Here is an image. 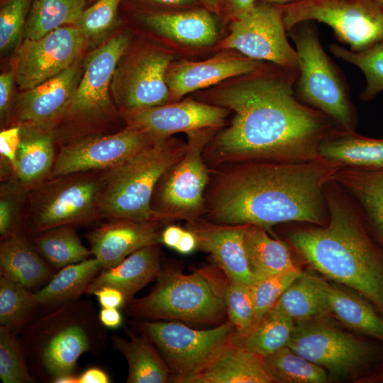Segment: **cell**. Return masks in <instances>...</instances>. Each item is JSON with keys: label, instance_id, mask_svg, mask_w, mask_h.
Wrapping results in <instances>:
<instances>
[{"label": "cell", "instance_id": "1", "mask_svg": "<svg viewBox=\"0 0 383 383\" xmlns=\"http://www.w3.org/2000/svg\"><path fill=\"white\" fill-rule=\"evenodd\" d=\"M299 74L298 69L263 65L209 93L215 105L235 113L231 125L211 143V158L218 163L320 158L319 143L338 126L295 98Z\"/></svg>", "mask_w": 383, "mask_h": 383}, {"label": "cell", "instance_id": "2", "mask_svg": "<svg viewBox=\"0 0 383 383\" xmlns=\"http://www.w3.org/2000/svg\"><path fill=\"white\" fill-rule=\"evenodd\" d=\"M340 167L322 158L233 163L218 173L205 195L206 212L214 223L267 231L290 221L325 226V187Z\"/></svg>", "mask_w": 383, "mask_h": 383}, {"label": "cell", "instance_id": "3", "mask_svg": "<svg viewBox=\"0 0 383 383\" xmlns=\"http://www.w3.org/2000/svg\"><path fill=\"white\" fill-rule=\"evenodd\" d=\"M325 196L328 224L295 231L289 240L313 269L355 289L383 312V258L345 199L326 186Z\"/></svg>", "mask_w": 383, "mask_h": 383}, {"label": "cell", "instance_id": "4", "mask_svg": "<svg viewBox=\"0 0 383 383\" xmlns=\"http://www.w3.org/2000/svg\"><path fill=\"white\" fill-rule=\"evenodd\" d=\"M187 143L166 138L150 143L119 163L100 170L99 204L111 219L157 221L152 198L157 183L184 156Z\"/></svg>", "mask_w": 383, "mask_h": 383}, {"label": "cell", "instance_id": "5", "mask_svg": "<svg viewBox=\"0 0 383 383\" xmlns=\"http://www.w3.org/2000/svg\"><path fill=\"white\" fill-rule=\"evenodd\" d=\"M228 279L216 266L191 274L173 269L160 271L146 296L127 306L131 316L149 321L182 320L220 325L227 314L224 292Z\"/></svg>", "mask_w": 383, "mask_h": 383}, {"label": "cell", "instance_id": "6", "mask_svg": "<svg viewBox=\"0 0 383 383\" xmlns=\"http://www.w3.org/2000/svg\"><path fill=\"white\" fill-rule=\"evenodd\" d=\"M288 32L298 57L299 98L330 118L338 128L354 131L357 114L348 87L323 49L316 28L305 21Z\"/></svg>", "mask_w": 383, "mask_h": 383}, {"label": "cell", "instance_id": "7", "mask_svg": "<svg viewBox=\"0 0 383 383\" xmlns=\"http://www.w3.org/2000/svg\"><path fill=\"white\" fill-rule=\"evenodd\" d=\"M100 170L49 178L28 192V231L37 235L62 226L91 223L102 214Z\"/></svg>", "mask_w": 383, "mask_h": 383}, {"label": "cell", "instance_id": "8", "mask_svg": "<svg viewBox=\"0 0 383 383\" xmlns=\"http://www.w3.org/2000/svg\"><path fill=\"white\" fill-rule=\"evenodd\" d=\"M280 6L287 31L317 21L329 26L353 52L383 42V9L374 0H299Z\"/></svg>", "mask_w": 383, "mask_h": 383}, {"label": "cell", "instance_id": "9", "mask_svg": "<svg viewBox=\"0 0 383 383\" xmlns=\"http://www.w3.org/2000/svg\"><path fill=\"white\" fill-rule=\"evenodd\" d=\"M213 128L187 133V150L161 179L156 206L153 210L162 222L192 221L206 212L205 191L209 171L202 152L211 138Z\"/></svg>", "mask_w": 383, "mask_h": 383}, {"label": "cell", "instance_id": "10", "mask_svg": "<svg viewBox=\"0 0 383 383\" xmlns=\"http://www.w3.org/2000/svg\"><path fill=\"white\" fill-rule=\"evenodd\" d=\"M140 328L159 350L172 373V382L178 383L204 367L235 331L228 320L208 330H196L181 323L146 320Z\"/></svg>", "mask_w": 383, "mask_h": 383}, {"label": "cell", "instance_id": "11", "mask_svg": "<svg viewBox=\"0 0 383 383\" xmlns=\"http://www.w3.org/2000/svg\"><path fill=\"white\" fill-rule=\"evenodd\" d=\"M74 301L63 304L30 328L32 351L52 381L73 374L79 357L92 345L88 324Z\"/></svg>", "mask_w": 383, "mask_h": 383}, {"label": "cell", "instance_id": "12", "mask_svg": "<svg viewBox=\"0 0 383 383\" xmlns=\"http://www.w3.org/2000/svg\"><path fill=\"white\" fill-rule=\"evenodd\" d=\"M287 346L337 377L356 374L374 357L372 348L365 342L313 319L295 323Z\"/></svg>", "mask_w": 383, "mask_h": 383}, {"label": "cell", "instance_id": "13", "mask_svg": "<svg viewBox=\"0 0 383 383\" xmlns=\"http://www.w3.org/2000/svg\"><path fill=\"white\" fill-rule=\"evenodd\" d=\"M233 20L221 48L235 49L253 60L299 70L297 53L287 40L280 5H255Z\"/></svg>", "mask_w": 383, "mask_h": 383}, {"label": "cell", "instance_id": "14", "mask_svg": "<svg viewBox=\"0 0 383 383\" xmlns=\"http://www.w3.org/2000/svg\"><path fill=\"white\" fill-rule=\"evenodd\" d=\"M128 43L129 36L119 33L89 55L72 100L59 123L87 125L111 116L113 107L109 89Z\"/></svg>", "mask_w": 383, "mask_h": 383}, {"label": "cell", "instance_id": "15", "mask_svg": "<svg viewBox=\"0 0 383 383\" xmlns=\"http://www.w3.org/2000/svg\"><path fill=\"white\" fill-rule=\"evenodd\" d=\"M85 41L72 24L40 39H24L15 57L13 72L18 89H30L69 68L77 61Z\"/></svg>", "mask_w": 383, "mask_h": 383}, {"label": "cell", "instance_id": "16", "mask_svg": "<svg viewBox=\"0 0 383 383\" xmlns=\"http://www.w3.org/2000/svg\"><path fill=\"white\" fill-rule=\"evenodd\" d=\"M154 142L146 133L128 126L113 134L80 138L60 146L47 179L109 168Z\"/></svg>", "mask_w": 383, "mask_h": 383}, {"label": "cell", "instance_id": "17", "mask_svg": "<svg viewBox=\"0 0 383 383\" xmlns=\"http://www.w3.org/2000/svg\"><path fill=\"white\" fill-rule=\"evenodd\" d=\"M172 58L168 52L148 49L118 65L111 88L116 101L125 113L170 101L166 75Z\"/></svg>", "mask_w": 383, "mask_h": 383}, {"label": "cell", "instance_id": "18", "mask_svg": "<svg viewBox=\"0 0 383 383\" xmlns=\"http://www.w3.org/2000/svg\"><path fill=\"white\" fill-rule=\"evenodd\" d=\"M82 74L76 61L54 77L18 94L12 107L11 126L53 131L72 100Z\"/></svg>", "mask_w": 383, "mask_h": 383}, {"label": "cell", "instance_id": "19", "mask_svg": "<svg viewBox=\"0 0 383 383\" xmlns=\"http://www.w3.org/2000/svg\"><path fill=\"white\" fill-rule=\"evenodd\" d=\"M228 109L217 105L186 100L125 113L128 126L157 141L178 132L216 128L222 126Z\"/></svg>", "mask_w": 383, "mask_h": 383}, {"label": "cell", "instance_id": "20", "mask_svg": "<svg viewBox=\"0 0 383 383\" xmlns=\"http://www.w3.org/2000/svg\"><path fill=\"white\" fill-rule=\"evenodd\" d=\"M198 248L208 252L228 280L252 285L255 278L248 262L244 236L246 225H231L201 220L187 221Z\"/></svg>", "mask_w": 383, "mask_h": 383}, {"label": "cell", "instance_id": "21", "mask_svg": "<svg viewBox=\"0 0 383 383\" xmlns=\"http://www.w3.org/2000/svg\"><path fill=\"white\" fill-rule=\"evenodd\" d=\"M157 221L112 219L87 235L102 270L114 267L135 250L160 242Z\"/></svg>", "mask_w": 383, "mask_h": 383}, {"label": "cell", "instance_id": "22", "mask_svg": "<svg viewBox=\"0 0 383 383\" xmlns=\"http://www.w3.org/2000/svg\"><path fill=\"white\" fill-rule=\"evenodd\" d=\"M262 61L222 55L203 62L181 61L170 66L166 80L170 100L177 101L187 94L230 77L246 75L263 66Z\"/></svg>", "mask_w": 383, "mask_h": 383}, {"label": "cell", "instance_id": "23", "mask_svg": "<svg viewBox=\"0 0 383 383\" xmlns=\"http://www.w3.org/2000/svg\"><path fill=\"white\" fill-rule=\"evenodd\" d=\"M274 382L263 357L233 344L223 345L197 372L179 383Z\"/></svg>", "mask_w": 383, "mask_h": 383}, {"label": "cell", "instance_id": "24", "mask_svg": "<svg viewBox=\"0 0 383 383\" xmlns=\"http://www.w3.org/2000/svg\"><path fill=\"white\" fill-rule=\"evenodd\" d=\"M160 271L159 243L145 246L114 267L104 269L91 281L85 294H93L105 286L113 287L123 293L128 304L138 291L157 278Z\"/></svg>", "mask_w": 383, "mask_h": 383}, {"label": "cell", "instance_id": "25", "mask_svg": "<svg viewBox=\"0 0 383 383\" xmlns=\"http://www.w3.org/2000/svg\"><path fill=\"white\" fill-rule=\"evenodd\" d=\"M318 154L342 167L383 170V139L363 137L354 131L335 128L319 143Z\"/></svg>", "mask_w": 383, "mask_h": 383}, {"label": "cell", "instance_id": "26", "mask_svg": "<svg viewBox=\"0 0 383 383\" xmlns=\"http://www.w3.org/2000/svg\"><path fill=\"white\" fill-rule=\"evenodd\" d=\"M0 272L1 276L27 289L37 287L54 276L50 265L20 231L1 239Z\"/></svg>", "mask_w": 383, "mask_h": 383}, {"label": "cell", "instance_id": "27", "mask_svg": "<svg viewBox=\"0 0 383 383\" xmlns=\"http://www.w3.org/2000/svg\"><path fill=\"white\" fill-rule=\"evenodd\" d=\"M207 9L150 13L142 16L153 30L181 43L194 46L212 44L217 38L215 21Z\"/></svg>", "mask_w": 383, "mask_h": 383}, {"label": "cell", "instance_id": "28", "mask_svg": "<svg viewBox=\"0 0 383 383\" xmlns=\"http://www.w3.org/2000/svg\"><path fill=\"white\" fill-rule=\"evenodd\" d=\"M55 142L52 131L21 127L14 177L29 189L50 175L56 157Z\"/></svg>", "mask_w": 383, "mask_h": 383}, {"label": "cell", "instance_id": "29", "mask_svg": "<svg viewBox=\"0 0 383 383\" xmlns=\"http://www.w3.org/2000/svg\"><path fill=\"white\" fill-rule=\"evenodd\" d=\"M130 340L113 335L115 350L120 352L128 365V383H167L173 375L154 344L144 334L138 335L127 330Z\"/></svg>", "mask_w": 383, "mask_h": 383}, {"label": "cell", "instance_id": "30", "mask_svg": "<svg viewBox=\"0 0 383 383\" xmlns=\"http://www.w3.org/2000/svg\"><path fill=\"white\" fill-rule=\"evenodd\" d=\"M349 192L383 242V170L338 169L331 180Z\"/></svg>", "mask_w": 383, "mask_h": 383}, {"label": "cell", "instance_id": "31", "mask_svg": "<svg viewBox=\"0 0 383 383\" xmlns=\"http://www.w3.org/2000/svg\"><path fill=\"white\" fill-rule=\"evenodd\" d=\"M244 245L256 280L298 268L287 245L272 238L261 227L246 225Z\"/></svg>", "mask_w": 383, "mask_h": 383}, {"label": "cell", "instance_id": "32", "mask_svg": "<svg viewBox=\"0 0 383 383\" xmlns=\"http://www.w3.org/2000/svg\"><path fill=\"white\" fill-rule=\"evenodd\" d=\"M321 280L301 272L271 310L297 322L314 319L329 312Z\"/></svg>", "mask_w": 383, "mask_h": 383}, {"label": "cell", "instance_id": "33", "mask_svg": "<svg viewBox=\"0 0 383 383\" xmlns=\"http://www.w3.org/2000/svg\"><path fill=\"white\" fill-rule=\"evenodd\" d=\"M329 312L348 327L383 340V318L366 301L321 280Z\"/></svg>", "mask_w": 383, "mask_h": 383}, {"label": "cell", "instance_id": "34", "mask_svg": "<svg viewBox=\"0 0 383 383\" xmlns=\"http://www.w3.org/2000/svg\"><path fill=\"white\" fill-rule=\"evenodd\" d=\"M102 270L96 257L69 265L54 274L43 289L35 293L39 304L60 305L77 299Z\"/></svg>", "mask_w": 383, "mask_h": 383}, {"label": "cell", "instance_id": "35", "mask_svg": "<svg viewBox=\"0 0 383 383\" xmlns=\"http://www.w3.org/2000/svg\"><path fill=\"white\" fill-rule=\"evenodd\" d=\"M295 326L289 317L271 310L249 331L232 335L230 341L262 357L287 345Z\"/></svg>", "mask_w": 383, "mask_h": 383}, {"label": "cell", "instance_id": "36", "mask_svg": "<svg viewBox=\"0 0 383 383\" xmlns=\"http://www.w3.org/2000/svg\"><path fill=\"white\" fill-rule=\"evenodd\" d=\"M85 4L86 0H33L23 38L40 39L60 27L73 24L84 11Z\"/></svg>", "mask_w": 383, "mask_h": 383}, {"label": "cell", "instance_id": "37", "mask_svg": "<svg viewBox=\"0 0 383 383\" xmlns=\"http://www.w3.org/2000/svg\"><path fill=\"white\" fill-rule=\"evenodd\" d=\"M33 243L51 267L60 270L89 258L91 250L82 243L72 226L52 228L37 234Z\"/></svg>", "mask_w": 383, "mask_h": 383}, {"label": "cell", "instance_id": "38", "mask_svg": "<svg viewBox=\"0 0 383 383\" xmlns=\"http://www.w3.org/2000/svg\"><path fill=\"white\" fill-rule=\"evenodd\" d=\"M274 382L324 383L328 382L325 370L295 353L285 346L263 357Z\"/></svg>", "mask_w": 383, "mask_h": 383}, {"label": "cell", "instance_id": "39", "mask_svg": "<svg viewBox=\"0 0 383 383\" xmlns=\"http://www.w3.org/2000/svg\"><path fill=\"white\" fill-rule=\"evenodd\" d=\"M35 293L4 276L0 277V326L16 332L39 306Z\"/></svg>", "mask_w": 383, "mask_h": 383}, {"label": "cell", "instance_id": "40", "mask_svg": "<svg viewBox=\"0 0 383 383\" xmlns=\"http://www.w3.org/2000/svg\"><path fill=\"white\" fill-rule=\"evenodd\" d=\"M330 51L344 62L357 67L364 74L366 85L360 94L362 101H370L383 91V42L361 52H353L336 43Z\"/></svg>", "mask_w": 383, "mask_h": 383}, {"label": "cell", "instance_id": "41", "mask_svg": "<svg viewBox=\"0 0 383 383\" xmlns=\"http://www.w3.org/2000/svg\"><path fill=\"white\" fill-rule=\"evenodd\" d=\"M23 348L14 331L0 326V378L4 383H30Z\"/></svg>", "mask_w": 383, "mask_h": 383}, {"label": "cell", "instance_id": "42", "mask_svg": "<svg viewBox=\"0 0 383 383\" xmlns=\"http://www.w3.org/2000/svg\"><path fill=\"white\" fill-rule=\"evenodd\" d=\"M228 320L235 326V334H243L254 325L255 306L250 285L228 280L224 292Z\"/></svg>", "mask_w": 383, "mask_h": 383}, {"label": "cell", "instance_id": "43", "mask_svg": "<svg viewBox=\"0 0 383 383\" xmlns=\"http://www.w3.org/2000/svg\"><path fill=\"white\" fill-rule=\"evenodd\" d=\"M299 268L256 280L251 286L256 326L274 307L285 290L301 274Z\"/></svg>", "mask_w": 383, "mask_h": 383}, {"label": "cell", "instance_id": "44", "mask_svg": "<svg viewBox=\"0 0 383 383\" xmlns=\"http://www.w3.org/2000/svg\"><path fill=\"white\" fill-rule=\"evenodd\" d=\"M29 189L15 177L4 181L0 189V234L3 239L18 231L21 211Z\"/></svg>", "mask_w": 383, "mask_h": 383}, {"label": "cell", "instance_id": "45", "mask_svg": "<svg viewBox=\"0 0 383 383\" xmlns=\"http://www.w3.org/2000/svg\"><path fill=\"white\" fill-rule=\"evenodd\" d=\"M30 0H4L0 9V50L6 52L15 48L23 37Z\"/></svg>", "mask_w": 383, "mask_h": 383}, {"label": "cell", "instance_id": "46", "mask_svg": "<svg viewBox=\"0 0 383 383\" xmlns=\"http://www.w3.org/2000/svg\"><path fill=\"white\" fill-rule=\"evenodd\" d=\"M121 1L98 0L84 9L72 25L81 31L86 39L98 38L113 25Z\"/></svg>", "mask_w": 383, "mask_h": 383}, {"label": "cell", "instance_id": "47", "mask_svg": "<svg viewBox=\"0 0 383 383\" xmlns=\"http://www.w3.org/2000/svg\"><path fill=\"white\" fill-rule=\"evenodd\" d=\"M21 140V127L11 126L0 133L1 160L10 163L13 169Z\"/></svg>", "mask_w": 383, "mask_h": 383}, {"label": "cell", "instance_id": "48", "mask_svg": "<svg viewBox=\"0 0 383 383\" xmlns=\"http://www.w3.org/2000/svg\"><path fill=\"white\" fill-rule=\"evenodd\" d=\"M15 79L12 71L3 72L0 75V116L1 123H6L11 118L14 100L13 87Z\"/></svg>", "mask_w": 383, "mask_h": 383}, {"label": "cell", "instance_id": "49", "mask_svg": "<svg viewBox=\"0 0 383 383\" xmlns=\"http://www.w3.org/2000/svg\"><path fill=\"white\" fill-rule=\"evenodd\" d=\"M101 307L120 309L127 304L123 293L117 288L105 286L96 290L94 294Z\"/></svg>", "mask_w": 383, "mask_h": 383}, {"label": "cell", "instance_id": "50", "mask_svg": "<svg viewBox=\"0 0 383 383\" xmlns=\"http://www.w3.org/2000/svg\"><path fill=\"white\" fill-rule=\"evenodd\" d=\"M255 1L224 0L223 3L228 14L234 19L251 11L255 6Z\"/></svg>", "mask_w": 383, "mask_h": 383}, {"label": "cell", "instance_id": "51", "mask_svg": "<svg viewBox=\"0 0 383 383\" xmlns=\"http://www.w3.org/2000/svg\"><path fill=\"white\" fill-rule=\"evenodd\" d=\"M100 323L107 328L116 329L123 323V317L116 308L101 307L99 314Z\"/></svg>", "mask_w": 383, "mask_h": 383}, {"label": "cell", "instance_id": "52", "mask_svg": "<svg viewBox=\"0 0 383 383\" xmlns=\"http://www.w3.org/2000/svg\"><path fill=\"white\" fill-rule=\"evenodd\" d=\"M79 383H109L108 374L98 367H89L78 376Z\"/></svg>", "mask_w": 383, "mask_h": 383}, {"label": "cell", "instance_id": "53", "mask_svg": "<svg viewBox=\"0 0 383 383\" xmlns=\"http://www.w3.org/2000/svg\"><path fill=\"white\" fill-rule=\"evenodd\" d=\"M184 230L179 226H167L160 234V242L166 246L175 249Z\"/></svg>", "mask_w": 383, "mask_h": 383}, {"label": "cell", "instance_id": "54", "mask_svg": "<svg viewBox=\"0 0 383 383\" xmlns=\"http://www.w3.org/2000/svg\"><path fill=\"white\" fill-rule=\"evenodd\" d=\"M198 248V243L195 235L189 230H184L179 241L175 249L181 254L187 255L193 252Z\"/></svg>", "mask_w": 383, "mask_h": 383}, {"label": "cell", "instance_id": "55", "mask_svg": "<svg viewBox=\"0 0 383 383\" xmlns=\"http://www.w3.org/2000/svg\"><path fill=\"white\" fill-rule=\"evenodd\" d=\"M204 9L210 12H218L221 8L222 0H199Z\"/></svg>", "mask_w": 383, "mask_h": 383}, {"label": "cell", "instance_id": "56", "mask_svg": "<svg viewBox=\"0 0 383 383\" xmlns=\"http://www.w3.org/2000/svg\"><path fill=\"white\" fill-rule=\"evenodd\" d=\"M52 382L54 383H79L78 376L73 374L62 375L54 379Z\"/></svg>", "mask_w": 383, "mask_h": 383}, {"label": "cell", "instance_id": "57", "mask_svg": "<svg viewBox=\"0 0 383 383\" xmlns=\"http://www.w3.org/2000/svg\"><path fill=\"white\" fill-rule=\"evenodd\" d=\"M149 1L166 5H188L192 4L194 0H148Z\"/></svg>", "mask_w": 383, "mask_h": 383}, {"label": "cell", "instance_id": "58", "mask_svg": "<svg viewBox=\"0 0 383 383\" xmlns=\"http://www.w3.org/2000/svg\"><path fill=\"white\" fill-rule=\"evenodd\" d=\"M299 0H262L264 3L274 5H284Z\"/></svg>", "mask_w": 383, "mask_h": 383}, {"label": "cell", "instance_id": "59", "mask_svg": "<svg viewBox=\"0 0 383 383\" xmlns=\"http://www.w3.org/2000/svg\"><path fill=\"white\" fill-rule=\"evenodd\" d=\"M383 9V0H374Z\"/></svg>", "mask_w": 383, "mask_h": 383}, {"label": "cell", "instance_id": "60", "mask_svg": "<svg viewBox=\"0 0 383 383\" xmlns=\"http://www.w3.org/2000/svg\"><path fill=\"white\" fill-rule=\"evenodd\" d=\"M88 1H94V0H88Z\"/></svg>", "mask_w": 383, "mask_h": 383}]
</instances>
